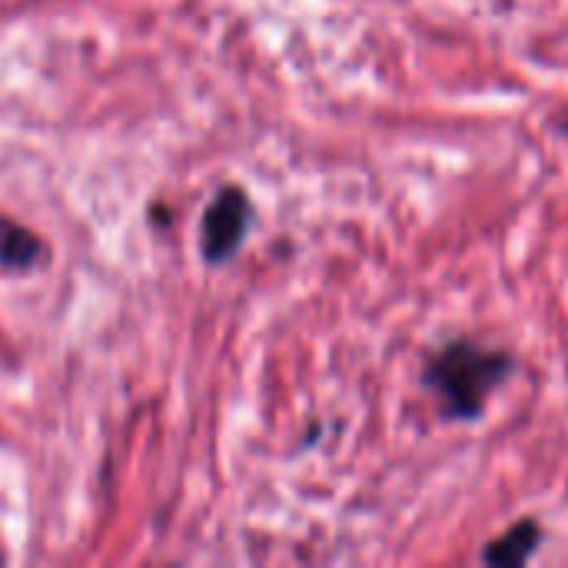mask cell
I'll use <instances>...</instances> for the list:
<instances>
[{
	"label": "cell",
	"instance_id": "1",
	"mask_svg": "<svg viewBox=\"0 0 568 568\" xmlns=\"http://www.w3.org/2000/svg\"><path fill=\"white\" fill-rule=\"evenodd\" d=\"M506 369H509V363L496 353L456 346L433 363L429 383H433V389H439L446 409H453L459 416H473L483 409V403L489 399L493 386L503 379Z\"/></svg>",
	"mask_w": 568,
	"mask_h": 568
},
{
	"label": "cell",
	"instance_id": "2",
	"mask_svg": "<svg viewBox=\"0 0 568 568\" xmlns=\"http://www.w3.org/2000/svg\"><path fill=\"white\" fill-rule=\"evenodd\" d=\"M243 223H246V200L236 190H226L206 213L203 223V246L213 260H223L243 236Z\"/></svg>",
	"mask_w": 568,
	"mask_h": 568
},
{
	"label": "cell",
	"instance_id": "3",
	"mask_svg": "<svg viewBox=\"0 0 568 568\" xmlns=\"http://www.w3.org/2000/svg\"><path fill=\"white\" fill-rule=\"evenodd\" d=\"M37 256V240L10 223L0 220V260L10 266H23Z\"/></svg>",
	"mask_w": 568,
	"mask_h": 568
},
{
	"label": "cell",
	"instance_id": "4",
	"mask_svg": "<svg viewBox=\"0 0 568 568\" xmlns=\"http://www.w3.org/2000/svg\"><path fill=\"white\" fill-rule=\"evenodd\" d=\"M536 542H539V529H536V526H523V529L509 532L496 549H489V559H493V562H509V566H516V562H523V559L536 549Z\"/></svg>",
	"mask_w": 568,
	"mask_h": 568
}]
</instances>
